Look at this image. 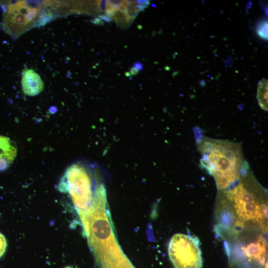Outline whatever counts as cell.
Wrapping results in <instances>:
<instances>
[{"mask_svg": "<svg viewBox=\"0 0 268 268\" xmlns=\"http://www.w3.org/2000/svg\"><path fill=\"white\" fill-rule=\"evenodd\" d=\"M218 233L230 230H268L266 190L250 169L232 186L219 191Z\"/></svg>", "mask_w": 268, "mask_h": 268, "instance_id": "6da1fadb", "label": "cell"}, {"mask_svg": "<svg viewBox=\"0 0 268 268\" xmlns=\"http://www.w3.org/2000/svg\"><path fill=\"white\" fill-rule=\"evenodd\" d=\"M196 130L200 165L213 177L218 191L232 186L250 169L240 143L209 137Z\"/></svg>", "mask_w": 268, "mask_h": 268, "instance_id": "7a4b0ae2", "label": "cell"}, {"mask_svg": "<svg viewBox=\"0 0 268 268\" xmlns=\"http://www.w3.org/2000/svg\"><path fill=\"white\" fill-rule=\"evenodd\" d=\"M97 165L85 160H79L66 169L58 185V190L69 194L83 227L87 222L94 201L105 186L99 178Z\"/></svg>", "mask_w": 268, "mask_h": 268, "instance_id": "3957f363", "label": "cell"}, {"mask_svg": "<svg viewBox=\"0 0 268 268\" xmlns=\"http://www.w3.org/2000/svg\"><path fill=\"white\" fill-rule=\"evenodd\" d=\"M265 233L254 229L228 231L225 249L231 268H268V245Z\"/></svg>", "mask_w": 268, "mask_h": 268, "instance_id": "277c9868", "label": "cell"}, {"mask_svg": "<svg viewBox=\"0 0 268 268\" xmlns=\"http://www.w3.org/2000/svg\"><path fill=\"white\" fill-rule=\"evenodd\" d=\"M168 255L174 268H202L203 260L198 237L177 233L170 240Z\"/></svg>", "mask_w": 268, "mask_h": 268, "instance_id": "5b68a950", "label": "cell"}, {"mask_svg": "<svg viewBox=\"0 0 268 268\" xmlns=\"http://www.w3.org/2000/svg\"><path fill=\"white\" fill-rule=\"evenodd\" d=\"M39 8L30 6L26 1H17L8 5L4 11V27L7 33L19 36L32 27L40 20Z\"/></svg>", "mask_w": 268, "mask_h": 268, "instance_id": "8992f818", "label": "cell"}, {"mask_svg": "<svg viewBox=\"0 0 268 268\" xmlns=\"http://www.w3.org/2000/svg\"><path fill=\"white\" fill-rule=\"evenodd\" d=\"M21 85L23 93L34 96L42 92L44 83L41 76L32 69L26 68L22 72Z\"/></svg>", "mask_w": 268, "mask_h": 268, "instance_id": "52a82bcc", "label": "cell"}, {"mask_svg": "<svg viewBox=\"0 0 268 268\" xmlns=\"http://www.w3.org/2000/svg\"><path fill=\"white\" fill-rule=\"evenodd\" d=\"M17 147L9 137L0 135V171L6 170L15 160Z\"/></svg>", "mask_w": 268, "mask_h": 268, "instance_id": "ba28073f", "label": "cell"}, {"mask_svg": "<svg viewBox=\"0 0 268 268\" xmlns=\"http://www.w3.org/2000/svg\"><path fill=\"white\" fill-rule=\"evenodd\" d=\"M257 99L262 109L268 111V80L263 78L259 81L257 89Z\"/></svg>", "mask_w": 268, "mask_h": 268, "instance_id": "9c48e42d", "label": "cell"}, {"mask_svg": "<svg viewBox=\"0 0 268 268\" xmlns=\"http://www.w3.org/2000/svg\"><path fill=\"white\" fill-rule=\"evenodd\" d=\"M256 31L259 37L268 40V20L263 19L257 23Z\"/></svg>", "mask_w": 268, "mask_h": 268, "instance_id": "30bf717a", "label": "cell"}, {"mask_svg": "<svg viewBox=\"0 0 268 268\" xmlns=\"http://www.w3.org/2000/svg\"><path fill=\"white\" fill-rule=\"evenodd\" d=\"M7 246V243L4 236L0 233V258L4 254Z\"/></svg>", "mask_w": 268, "mask_h": 268, "instance_id": "8fae6325", "label": "cell"}, {"mask_svg": "<svg viewBox=\"0 0 268 268\" xmlns=\"http://www.w3.org/2000/svg\"><path fill=\"white\" fill-rule=\"evenodd\" d=\"M134 67L138 71L143 68V66L142 63L139 62H135L134 64Z\"/></svg>", "mask_w": 268, "mask_h": 268, "instance_id": "7c38bea8", "label": "cell"}, {"mask_svg": "<svg viewBox=\"0 0 268 268\" xmlns=\"http://www.w3.org/2000/svg\"><path fill=\"white\" fill-rule=\"evenodd\" d=\"M130 72L132 74L135 75L138 72V71L133 67L131 68Z\"/></svg>", "mask_w": 268, "mask_h": 268, "instance_id": "4fadbf2b", "label": "cell"}, {"mask_svg": "<svg viewBox=\"0 0 268 268\" xmlns=\"http://www.w3.org/2000/svg\"><path fill=\"white\" fill-rule=\"evenodd\" d=\"M72 268L70 267H66V268Z\"/></svg>", "mask_w": 268, "mask_h": 268, "instance_id": "5bb4252c", "label": "cell"}]
</instances>
